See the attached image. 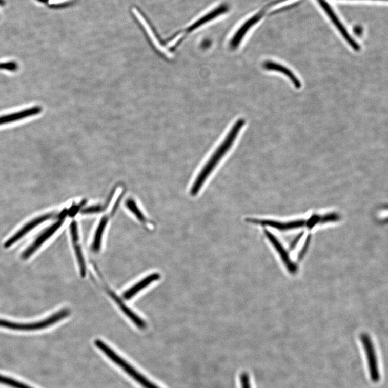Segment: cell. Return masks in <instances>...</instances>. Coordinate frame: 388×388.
Masks as SVG:
<instances>
[{
    "instance_id": "1",
    "label": "cell",
    "mask_w": 388,
    "mask_h": 388,
    "mask_svg": "<svg viewBox=\"0 0 388 388\" xmlns=\"http://www.w3.org/2000/svg\"><path fill=\"white\" fill-rule=\"evenodd\" d=\"M243 119L238 120L228 133L222 143L220 145L211 158L203 167L200 174L197 176L191 191L193 196H196L200 192L209 176L213 172L220 161L223 158L235 141L241 129L245 124Z\"/></svg>"
},
{
    "instance_id": "2",
    "label": "cell",
    "mask_w": 388,
    "mask_h": 388,
    "mask_svg": "<svg viewBox=\"0 0 388 388\" xmlns=\"http://www.w3.org/2000/svg\"><path fill=\"white\" fill-rule=\"evenodd\" d=\"M94 344L114 363L117 364L126 373L132 377L134 380L138 382L144 388H160L148 378L141 374L131 365L128 361L124 360L116 352H114L109 346L103 341L97 339L94 341Z\"/></svg>"
},
{
    "instance_id": "3",
    "label": "cell",
    "mask_w": 388,
    "mask_h": 388,
    "mask_svg": "<svg viewBox=\"0 0 388 388\" xmlns=\"http://www.w3.org/2000/svg\"><path fill=\"white\" fill-rule=\"evenodd\" d=\"M70 313L71 312L69 309H63L45 320L29 323L15 322L0 319V328L21 331L42 330L48 328L67 318L70 316Z\"/></svg>"
},
{
    "instance_id": "4",
    "label": "cell",
    "mask_w": 388,
    "mask_h": 388,
    "mask_svg": "<svg viewBox=\"0 0 388 388\" xmlns=\"http://www.w3.org/2000/svg\"><path fill=\"white\" fill-rule=\"evenodd\" d=\"M247 221L250 223L269 227L280 231H287L303 227L312 228L321 222L323 223L328 222V219L326 215H323L322 217L317 215L308 219H296L288 222H279L273 221V220L254 218H249L247 219Z\"/></svg>"
},
{
    "instance_id": "5",
    "label": "cell",
    "mask_w": 388,
    "mask_h": 388,
    "mask_svg": "<svg viewBox=\"0 0 388 388\" xmlns=\"http://www.w3.org/2000/svg\"><path fill=\"white\" fill-rule=\"evenodd\" d=\"M229 10V7L228 5L225 3L222 4L215 7L213 10H211V11L208 12L202 16L197 19L195 22L181 31L180 33H178L177 35L174 37L175 38L182 35L181 37L176 42L175 47L180 44L182 40L185 39L187 36L194 32V31L210 22H212V21L216 19L218 17L227 14Z\"/></svg>"
},
{
    "instance_id": "6",
    "label": "cell",
    "mask_w": 388,
    "mask_h": 388,
    "mask_svg": "<svg viewBox=\"0 0 388 388\" xmlns=\"http://www.w3.org/2000/svg\"><path fill=\"white\" fill-rule=\"evenodd\" d=\"M316 1L349 45L354 50L359 51L361 49L360 46L349 34L347 29L345 28L342 23L339 16L335 12L332 7L327 0H316Z\"/></svg>"
},
{
    "instance_id": "7",
    "label": "cell",
    "mask_w": 388,
    "mask_h": 388,
    "mask_svg": "<svg viewBox=\"0 0 388 388\" xmlns=\"http://www.w3.org/2000/svg\"><path fill=\"white\" fill-rule=\"evenodd\" d=\"M69 214L68 211L65 209L59 214L58 221L53 225L48 228L45 232L42 234L38 238L36 239L32 244L30 245L23 253L22 258L23 260H27L30 257L35 253L37 249L41 247L46 241L51 236L53 235L59 228L64 224L66 217Z\"/></svg>"
},
{
    "instance_id": "8",
    "label": "cell",
    "mask_w": 388,
    "mask_h": 388,
    "mask_svg": "<svg viewBox=\"0 0 388 388\" xmlns=\"http://www.w3.org/2000/svg\"><path fill=\"white\" fill-rule=\"evenodd\" d=\"M361 341L368 361L369 369L371 380L374 383L379 382L381 379L378 360L372 339L369 335L364 334L361 337Z\"/></svg>"
},
{
    "instance_id": "9",
    "label": "cell",
    "mask_w": 388,
    "mask_h": 388,
    "mask_svg": "<svg viewBox=\"0 0 388 388\" xmlns=\"http://www.w3.org/2000/svg\"><path fill=\"white\" fill-rule=\"evenodd\" d=\"M267 14V10L262 8L259 11L246 21L238 29L230 42V47L236 49L242 43L250 30L258 24Z\"/></svg>"
},
{
    "instance_id": "10",
    "label": "cell",
    "mask_w": 388,
    "mask_h": 388,
    "mask_svg": "<svg viewBox=\"0 0 388 388\" xmlns=\"http://www.w3.org/2000/svg\"><path fill=\"white\" fill-rule=\"evenodd\" d=\"M56 217H59V215H57L54 213L47 214L38 217L30 221L27 224H26L23 228L21 229L18 232H17L12 237H10L7 240L6 243L4 244V248L6 249L9 248L15 244L18 241L22 239L24 236L27 234L30 231L32 230L34 228H36L38 225L43 223L48 220Z\"/></svg>"
},
{
    "instance_id": "11",
    "label": "cell",
    "mask_w": 388,
    "mask_h": 388,
    "mask_svg": "<svg viewBox=\"0 0 388 388\" xmlns=\"http://www.w3.org/2000/svg\"><path fill=\"white\" fill-rule=\"evenodd\" d=\"M70 233L73 247L75 250L79 267L80 275L81 278H85L87 275V267L85 256H84L82 249L79 244L78 228L76 224H72L70 226Z\"/></svg>"
},
{
    "instance_id": "12",
    "label": "cell",
    "mask_w": 388,
    "mask_h": 388,
    "mask_svg": "<svg viewBox=\"0 0 388 388\" xmlns=\"http://www.w3.org/2000/svg\"><path fill=\"white\" fill-rule=\"evenodd\" d=\"M109 293L112 298L118 304L119 308L125 314V316H127L136 326L141 330H144L146 329V323L141 318L126 305L114 292L110 291Z\"/></svg>"
},
{
    "instance_id": "13",
    "label": "cell",
    "mask_w": 388,
    "mask_h": 388,
    "mask_svg": "<svg viewBox=\"0 0 388 388\" xmlns=\"http://www.w3.org/2000/svg\"><path fill=\"white\" fill-rule=\"evenodd\" d=\"M265 234L270 243L273 245L277 253L280 255L282 260L284 262L287 268L292 272L296 271L297 268L293 263L286 249L280 243L278 239L268 230H265Z\"/></svg>"
},
{
    "instance_id": "14",
    "label": "cell",
    "mask_w": 388,
    "mask_h": 388,
    "mask_svg": "<svg viewBox=\"0 0 388 388\" xmlns=\"http://www.w3.org/2000/svg\"><path fill=\"white\" fill-rule=\"evenodd\" d=\"M160 278V275L158 273H153L137 282L134 285L124 292L122 297L124 299L129 300L144 289L149 286L152 282L158 280Z\"/></svg>"
},
{
    "instance_id": "15",
    "label": "cell",
    "mask_w": 388,
    "mask_h": 388,
    "mask_svg": "<svg viewBox=\"0 0 388 388\" xmlns=\"http://www.w3.org/2000/svg\"><path fill=\"white\" fill-rule=\"evenodd\" d=\"M264 68L269 71H275L281 72L287 76L296 88H301V84L300 80L290 70L281 65L271 61H267L264 64Z\"/></svg>"
},
{
    "instance_id": "16",
    "label": "cell",
    "mask_w": 388,
    "mask_h": 388,
    "mask_svg": "<svg viewBox=\"0 0 388 388\" xmlns=\"http://www.w3.org/2000/svg\"><path fill=\"white\" fill-rule=\"evenodd\" d=\"M109 217L110 216L108 215L103 216L97 228L91 246V249L94 253H98L101 249L103 236L109 222Z\"/></svg>"
},
{
    "instance_id": "17",
    "label": "cell",
    "mask_w": 388,
    "mask_h": 388,
    "mask_svg": "<svg viewBox=\"0 0 388 388\" xmlns=\"http://www.w3.org/2000/svg\"><path fill=\"white\" fill-rule=\"evenodd\" d=\"M133 12L134 13L136 17H137V18L140 21L141 24L144 26L147 32H148L149 36L152 39L154 45L156 47L157 49H158L159 50L162 51L164 49L163 47L159 43L158 39H157L155 36L152 29H151L148 24L146 22L144 18L141 16V15L137 9L133 8Z\"/></svg>"
},
{
    "instance_id": "18",
    "label": "cell",
    "mask_w": 388,
    "mask_h": 388,
    "mask_svg": "<svg viewBox=\"0 0 388 388\" xmlns=\"http://www.w3.org/2000/svg\"><path fill=\"white\" fill-rule=\"evenodd\" d=\"M126 206L129 211L142 223H148V219L145 216L137 203L132 198L128 199L126 202Z\"/></svg>"
},
{
    "instance_id": "19",
    "label": "cell",
    "mask_w": 388,
    "mask_h": 388,
    "mask_svg": "<svg viewBox=\"0 0 388 388\" xmlns=\"http://www.w3.org/2000/svg\"><path fill=\"white\" fill-rule=\"evenodd\" d=\"M0 384L13 388H33L11 377L0 374Z\"/></svg>"
},
{
    "instance_id": "20",
    "label": "cell",
    "mask_w": 388,
    "mask_h": 388,
    "mask_svg": "<svg viewBox=\"0 0 388 388\" xmlns=\"http://www.w3.org/2000/svg\"><path fill=\"white\" fill-rule=\"evenodd\" d=\"M105 208L104 206L96 205L88 207L83 210L81 213L83 214H93L101 212L104 211Z\"/></svg>"
},
{
    "instance_id": "21",
    "label": "cell",
    "mask_w": 388,
    "mask_h": 388,
    "mask_svg": "<svg viewBox=\"0 0 388 388\" xmlns=\"http://www.w3.org/2000/svg\"><path fill=\"white\" fill-rule=\"evenodd\" d=\"M240 382L242 388H251L249 377L247 373H243L240 376Z\"/></svg>"
},
{
    "instance_id": "22",
    "label": "cell",
    "mask_w": 388,
    "mask_h": 388,
    "mask_svg": "<svg viewBox=\"0 0 388 388\" xmlns=\"http://www.w3.org/2000/svg\"><path fill=\"white\" fill-rule=\"evenodd\" d=\"M16 67V65L13 64V63H7V64L0 65V68L9 70H14Z\"/></svg>"
},
{
    "instance_id": "23",
    "label": "cell",
    "mask_w": 388,
    "mask_h": 388,
    "mask_svg": "<svg viewBox=\"0 0 388 388\" xmlns=\"http://www.w3.org/2000/svg\"><path fill=\"white\" fill-rule=\"evenodd\" d=\"M354 31L358 35H361L362 32V28L360 26H356L354 28Z\"/></svg>"
},
{
    "instance_id": "24",
    "label": "cell",
    "mask_w": 388,
    "mask_h": 388,
    "mask_svg": "<svg viewBox=\"0 0 388 388\" xmlns=\"http://www.w3.org/2000/svg\"><path fill=\"white\" fill-rule=\"evenodd\" d=\"M373 1H387V0H373Z\"/></svg>"
}]
</instances>
